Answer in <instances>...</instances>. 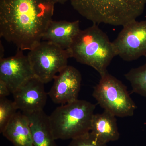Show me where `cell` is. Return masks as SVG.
Listing matches in <instances>:
<instances>
[{
	"instance_id": "cell-1",
	"label": "cell",
	"mask_w": 146,
	"mask_h": 146,
	"mask_svg": "<svg viewBox=\"0 0 146 146\" xmlns=\"http://www.w3.org/2000/svg\"><path fill=\"white\" fill-rule=\"evenodd\" d=\"M54 5L51 0H0V36L30 50L42 41Z\"/></svg>"
},
{
	"instance_id": "cell-2",
	"label": "cell",
	"mask_w": 146,
	"mask_h": 146,
	"mask_svg": "<svg viewBox=\"0 0 146 146\" xmlns=\"http://www.w3.org/2000/svg\"><path fill=\"white\" fill-rule=\"evenodd\" d=\"M68 50L71 58L94 68L100 76L107 72L108 67L117 56L113 42L95 23L80 30Z\"/></svg>"
},
{
	"instance_id": "cell-3",
	"label": "cell",
	"mask_w": 146,
	"mask_h": 146,
	"mask_svg": "<svg viewBox=\"0 0 146 146\" xmlns=\"http://www.w3.org/2000/svg\"><path fill=\"white\" fill-rule=\"evenodd\" d=\"M73 8L93 23L123 26L143 13L146 0H70Z\"/></svg>"
},
{
	"instance_id": "cell-4",
	"label": "cell",
	"mask_w": 146,
	"mask_h": 146,
	"mask_svg": "<svg viewBox=\"0 0 146 146\" xmlns=\"http://www.w3.org/2000/svg\"><path fill=\"white\" fill-rule=\"evenodd\" d=\"M95 108L90 102L78 99L56 108L49 116L54 139L72 140L90 132Z\"/></svg>"
},
{
	"instance_id": "cell-5",
	"label": "cell",
	"mask_w": 146,
	"mask_h": 146,
	"mask_svg": "<svg viewBox=\"0 0 146 146\" xmlns=\"http://www.w3.org/2000/svg\"><path fill=\"white\" fill-rule=\"evenodd\" d=\"M100 77L92 94L100 106L116 117L133 116L137 106L126 86L108 72Z\"/></svg>"
},
{
	"instance_id": "cell-6",
	"label": "cell",
	"mask_w": 146,
	"mask_h": 146,
	"mask_svg": "<svg viewBox=\"0 0 146 146\" xmlns=\"http://www.w3.org/2000/svg\"><path fill=\"white\" fill-rule=\"evenodd\" d=\"M35 76L43 83L53 80L68 66L70 51L47 41H41L27 55Z\"/></svg>"
},
{
	"instance_id": "cell-7",
	"label": "cell",
	"mask_w": 146,
	"mask_h": 146,
	"mask_svg": "<svg viewBox=\"0 0 146 146\" xmlns=\"http://www.w3.org/2000/svg\"><path fill=\"white\" fill-rule=\"evenodd\" d=\"M123 27L117 37L112 42L116 55L127 62L145 56L146 20H133Z\"/></svg>"
},
{
	"instance_id": "cell-8",
	"label": "cell",
	"mask_w": 146,
	"mask_h": 146,
	"mask_svg": "<svg viewBox=\"0 0 146 146\" xmlns=\"http://www.w3.org/2000/svg\"><path fill=\"white\" fill-rule=\"evenodd\" d=\"M54 80L48 94L53 102L63 105L78 99L82 76L76 68L68 65L56 76Z\"/></svg>"
},
{
	"instance_id": "cell-9",
	"label": "cell",
	"mask_w": 146,
	"mask_h": 146,
	"mask_svg": "<svg viewBox=\"0 0 146 146\" xmlns=\"http://www.w3.org/2000/svg\"><path fill=\"white\" fill-rule=\"evenodd\" d=\"M18 50L13 56L0 59V80L8 86L11 94L34 74L27 57Z\"/></svg>"
},
{
	"instance_id": "cell-10",
	"label": "cell",
	"mask_w": 146,
	"mask_h": 146,
	"mask_svg": "<svg viewBox=\"0 0 146 146\" xmlns=\"http://www.w3.org/2000/svg\"><path fill=\"white\" fill-rule=\"evenodd\" d=\"M44 84L34 76L14 91L13 101L18 110L24 114L44 110L48 95Z\"/></svg>"
},
{
	"instance_id": "cell-11",
	"label": "cell",
	"mask_w": 146,
	"mask_h": 146,
	"mask_svg": "<svg viewBox=\"0 0 146 146\" xmlns=\"http://www.w3.org/2000/svg\"><path fill=\"white\" fill-rule=\"evenodd\" d=\"M80 30L79 21L52 20L48 25L42 40L51 42L64 49H68Z\"/></svg>"
},
{
	"instance_id": "cell-12",
	"label": "cell",
	"mask_w": 146,
	"mask_h": 146,
	"mask_svg": "<svg viewBox=\"0 0 146 146\" xmlns=\"http://www.w3.org/2000/svg\"><path fill=\"white\" fill-rule=\"evenodd\" d=\"M1 133L14 146H33L29 118L22 112H16Z\"/></svg>"
},
{
	"instance_id": "cell-13",
	"label": "cell",
	"mask_w": 146,
	"mask_h": 146,
	"mask_svg": "<svg viewBox=\"0 0 146 146\" xmlns=\"http://www.w3.org/2000/svg\"><path fill=\"white\" fill-rule=\"evenodd\" d=\"M116 117L105 110L101 114H94L90 133L102 143L117 141L120 133Z\"/></svg>"
},
{
	"instance_id": "cell-14",
	"label": "cell",
	"mask_w": 146,
	"mask_h": 146,
	"mask_svg": "<svg viewBox=\"0 0 146 146\" xmlns=\"http://www.w3.org/2000/svg\"><path fill=\"white\" fill-rule=\"evenodd\" d=\"M25 114L29 121L33 146H58L52 132L49 116L44 110Z\"/></svg>"
},
{
	"instance_id": "cell-15",
	"label": "cell",
	"mask_w": 146,
	"mask_h": 146,
	"mask_svg": "<svg viewBox=\"0 0 146 146\" xmlns=\"http://www.w3.org/2000/svg\"><path fill=\"white\" fill-rule=\"evenodd\" d=\"M125 76L130 82L133 93L146 97V63L131 69Z\"/></svg>"
},
{
	"instance_id": "cell-16",
	"label": "cell",
	"mask_w": 146,
	"mask_h": 146,
	"mask_svg": "<svg viewBox=\"0 0 146 146\" xmlns=\"http://www.w3.org/2000/svg\"><path fill=\"white\" fill-rule=\"evenodd\" d=\"M18 108L13 101L6 98H0V132H3L17 112Z\"/></svg>"
},
{
	"instance_id": "cell-17",
	"label": "cell",
	"mask_w": 146,
	"mask_h": 146,
	"mask_svg": "<svg viewBox=\"0 0 146 146\" xmlns=\"http://www.w3.org/2000/svg\"><path fill=\"white\" fill-rule=\"evenodd\" d=\"M68 146H107L101 143L90 132L71 140Z\"/></svg>"
},
{
	"instance_id": "cell-18",
	"label": "cell",
	"mask_w": 146,
	"mask_h": 146,
	"mask_svg": "<svg viewBox=\"0 0 146 146\" xmlns=\"http://www.w3.org/2000/svg\"><path fill=\"white\" fill-rule=\"evenodd\" d=\"M11 94L8 86L3 81L0 80V98H6Z\"/></svg>"
},
{
	"instance_id": "cell-19",
	"label": "cell",
	"mask_w": 146,
	"mask_h": 146,
	"mask_svg": "<svg viewBox=\"0 0 146 146\" xmlns=\"http://www.w3.org/2000/svg\"><path fill=\"white\" fill-rule=\"evenodd\" d=\"M51 1L55 4L56 3H60L61 4H63L67 2L68 1H70V0H51Z\"/></svg>"
},
{
	"instance_id": "cell-20",
	"label": "cell",
	"mask_w": 146,
	"mask_h": 146,
	"mask_svg": "<svg viewBox=\"0 0 146 146\" xmlns=\"http://www.w3.org/2000/svg\"><path fill=\"white\" fill-rule=\"evenodd\" d=\"M1 55H0V59L3 58L4 53V49L3 47V45L1 44Z\"/></svg>"
}]
</instances>
